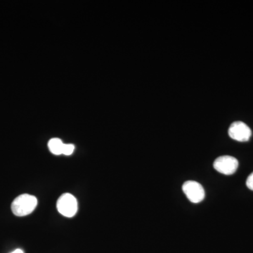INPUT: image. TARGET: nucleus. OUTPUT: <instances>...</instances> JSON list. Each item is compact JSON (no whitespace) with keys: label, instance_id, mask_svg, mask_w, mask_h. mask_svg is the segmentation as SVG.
Here are the masks:
<instances>
[{"label":"nucleus","instance_id":"423d86ee","mask_svg":"<svg viewBox=\"0 0 253 253\" xmlns=\"http://www.w3.org/2000/svg\"><path fill=\"white\" fill-rule=\"evenodd\" d=\"M64 144L61 139H57V138H54L51 139V140L48 143V147L54 155H61L63 154V149Z\"/></svg>","mask_w":253,"mask_h":253},{"label":"nucleus","instance_id":"20e7f679","mask_svg":"<svg viewBox=\"0 0 253 253\" xmlns=\"http://www.w3.org/2000/svg\"><path fill=\"white\" fill-rule=\"evenodd\" d=\"M182 190L187 199L193 204H199L205 199L204 187L197 181H187L183 184Z\"/></svg>","mask_w":253,"mask_h":253},{"label":"nucleus","instance_id":"0eeeda50","mask_svg":"<svg viewBox=\"0 0 253 253\" xmlns=\"http://www.w3.org/2000/svg\"><path fill=\"white\" fill-rule=\"evenodd\" d=\"M75 146L73 144H64L63 149V154L66 156H70L73 154L74 151Z\"/></svg>","mask_w":253,"mask_h":253},{"label":"nucleus","instance_id":"f257e3e1","mask_svg":"<svg viewBox=\"0 0 253 253\" xmlns=\"http://www.w3.org/2000/svg\"><path fill=\"white\" fill-rule=\"evenodd\" d=\"M38 205L36 196L24 194L16 198L11 204V211L17 217H24L31 214Z\"/></svg>","mask_w":253,"mask_h":253},{"label":"nucleus","instance_id":"f03ea898","mask_svg":"<svg viewBox=\"0 0 253 253\" xmlns=\"http://www.w3.org/2000/svg\"><path fill=\"white\" fill-rule=\"evenodd\" d=\"M56 207L60 214L64 217H74L78 212L77 199L72 194H63L58 199Z\"/></svg>","mask_w":253,"mask_h":253},{"label":"nucleus","instance_id":"1a4fd4ad","mask_svg":"<svg viewBox=\"0 0 253 253\" xmlns=\"http://www.w3.org/2000/svg\"><path fill=\"white\" fill-rule=\"evenodd\" d=\"M11 253H23V251H22V250L17 249V250H16V251H14V252H12Z\"/></svg>","mask_w":253,"mask_h":253},{"label":"nucleus","instance_id":"6e6552de","mask_svg":"<svg viewBox=\"0 0 253 253\" xmlns=\"http://www.w3.org/2000/svg\"><path fill=\"white\" fill-rule=\"evenodd\" d=\"M246 186L251 191H253V172L251 173L248 177L247 180H246Z\"/></svg>","mask_w":253,"mask_h":253},{"label":"nucleus","instance_id":"39448f33","mask_svg":"<svg viewBox=\"0 0 253 253\" xmlns=\"http://www.w3.org/2000/svg\"><path fill=\"white\" fill-rule=\"evenodd\" d=\"M229 136L234 140L239 142L249 141L252 136V131L246 123L241 121H236L229 128Z\"/></svg>","mask_w":253,"mask_h":253},{"label":"nucleus","instance_id":"7ed1b4c3","mask_svg":"<svg viewBox=\"0 0 253 253\" xmlns=\"http://www.w3.org/2000/svg\"><path fill=\"white\" fill-rule=\"evenodd\" d=\"M213 166L218 172L225 175H231L237 170L239 161L233 156H222L214 161Z\"/></svg>","mask_w":253,"mask_h":253}]
</instances>
